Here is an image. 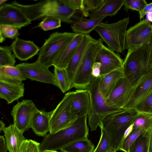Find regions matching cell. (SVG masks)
<instances>
[{"label":"cell","mask_w":152,"mask_h":152,"mask_svg":"<svg viewBox=\"0 0 152 152\" xmlns=\"http://www.w3.org/2000/svg\"><path fill=\"white\" fill-rule=\"evenodd\" d=\"M133 123L126 130L124 135V139L127 136L133 131Z\"/></svg>","instance_id":"obj_47"},{"label":"cell","mask_w":152,"mask_h":152,"mask_svg":"<svg viewBox=\"0 0 152 152\" xmlns=\"http://www.w3.org/2000/svg\"><path fill=\"white\" fill-rule=\"evenodd\" d=\"M152 9V2L148 4L141 11L139 12L140 20L143 18L145 15H146Z\"/></svg>","instance_id":"obj_44"},{"label":"cell","mask_w":152,"mask_h":152,"mask_svg":"<svg viewBox=\"0 0 152 152\" xmlns=\"http://www.w3.org/2000/svg\"><path fill=\"white\" fill-rule=\"evenodd\" d=\"M103 45L101 39H94L89 45L75 74L71 89H86L90 85L93 78L91 75L92 66Z\"/></svg>","instance_id":"obj_8"},{"label":"cell","mask_w":152,"mask_h":152,"mask_svg":"<svg viewBox=\"0 0 152 152\" xmlns=\"http://www.w3.org/2000/svg\"><path fill=\"white\" fill-rule=\"evenodd\" d=\"M40 144L32 140H29V152H41L39 145Z\"/></svg>","instance_id":"obj_43"},{"label":"cell","mask_w":152,"mask_h":152,"mask_svg":"<svg viewBox=\"0 0 152 152\" xmlns=\"http://www.w3.org/2000/svg\"><path fill=\"white\" fill-rule=\"evenodd\" d=\"M110 152H116V151H115L113 149H112L111 150V151H110Z\"/></svg>","instance_id":"obj_53"},{"label":"cell","mask_w":152,"mask_h":152,"mask_svg":"<svg viewBox=\"0 0 152 152\" xmlns=\"http://www.w3.org/2000/svg\"><path fill=\"white\" fill-rule=\"evenodd\" d=\"M10 47L15 57L22 61L31 58L37 54L40 50L33 42L19 38L15 39Z\"/></svg>","instance_id":"obj_19"},{"label":"cell","mask_w":152,"mask_h":152,"mask_svg":"<svg viewBox=\"0 0 152 152\" xmlns=\"http://www.w3.org/2000/svg\"><path fill=\"white\" fill-rule=\"evenodd\" d=\"M152 32V25L143 19L127 30L126 49L137 48L147 43Z\"/></svg>","instance_id":"obj_11"},{"label":"cell","mask_w":152,"mask_h":152,"mask_svg":"<svg viewBox=\"0 0 152 152\" xmlns=\"http://www.w3.org/2000/svg\"><path fill=\"white\" fill-rule=\"evenodd\" d=\"M148 152H152V132L149 141Z\"/></svg>","instance_id":"obj_48"},{"label":"cell","mask_w":152,"mask_h":152,"mask_svg":"<svg viewBox=\"0 0 152 152\" xmlns=\"http://www.w3.org/2000/svg\"><path fill=\"white\" fill-rule=\"evenodd\" d=\"M5 124L1 120L0 121V131H2L3 129L5 127Z\"/></svg>","instance_id":"obj_50"},{"label":"cell","mask_w":152,"mask_h":152,"mask_svg":"<svg viewBox=\"0 0 152 152\" xmlns=\"http://www.w3.org/2000/svg\"><path fill=\"white\" fill-rule=\"evenodd\" d=\"M26 80L16 66H0V81L19 83Z\"/></svg>","instance_id":"obj_27"},{"label":"cell","mask_w":152,"mask_h":152,"mask_svg":"<svg viewBox=\"0 0 152 152\" xmlns=\"http://www.w3.org/2000/svg\"><path fill=\"white\" fill-rule=\"evenodd\" d=\"M138 112L135 109L124 110L106 117L99 127L106 132L110 145L116 151H119L127 128L134 123Z\"/></svg>","instance_id":"obj_3"},{"label":"cell","mask_w":152,"mask_h":152,"mask_svg":"<svg viewBox=\"0 0 152 152\" xmlns=\"http://www.w3.org/2000/svg\"><path fill=\"white\" fill-rule=\"evenodd\" d=\"M87 115L78 118L69 127L44 137L39 145L41 152L57 151L76 141L88 138L89 129Z\"/></svg>","instance_id":"obj_2"},{"label":"cell","mask_w":152,"mask_h":152,"mask_svg":"<svg viewBox=\"0 0 152 152\" xmlns=\"http://www.w3.org/2000/svg\"><path fill=\"white\" fill-rule=\"evenodd\" d=\"M94 39L89 34L84 35L82 39L66 69L68 78L71 84L87 49Z\"/></svg>","instance_id":"obj_17"},{"label":"cell","mask_w":152,"mask_h":152,"mask_svg":"<svg viewBox=\"0 0 152 152\" xmlns=\"http://www.w3.org/2000/svg\"><path fill=\"white\" fill-rule=\"evenodd\" d=\"M129 21L127 17L113 23L102 22L94 30L108 48L114 51L122 53L126 49V34Z\"/></svg>","instance_id":"obj_7"},{"label":"cell","mask_w":152,"mask_h":152,"mask_svg":"<svg viewBox=\"0 0 152 152\" xmlns=\"http://www.w3.org/2000/svg\"><path fill=\"white\" fill-rule=\"evenodd\" d=\"M132 88V87L125 78H121L106 99L107 103L111 106L124 109L130 97Z\"/></svg>","instance_id":"obj_15"},{"label":"cell","mask_w":152,"mask_h":152,"mask_svg":"<svg viewBox=\"0 0 152 152\" xmlns=\"http://www.w3.org/2000/svg\"><path fill=\"white\" fill-rule=\"evenodd\" d=\"M104 0H83L85 10L84 16H89L90 12H93L98 9L102 4Z\"/></svg>","instance_id":"obj_38"},{"label":"cell","mask_w":152,"mask_h":152,"mask_svg":"<svg viewBox=\"0 0 152 152\" xmlns=\"http://www.w3.org/2000/svg\"><path fill=\"white\" fill-rule=\"evenodd\" d=\"M9 152H19L22 144L26 139L23 132L13 124L5 127L2 130Z\"/></svg>","instance_id":"obj_23"},{"label":"cell","mask_w":152,"mask_h":152,"mask_svg":"<svg viewBox=\"0 0 152 152\" xmlns=\"http://www.w3.org/2000/svg\"><path fill=\"white\" fill-rule=\"evenodd\" d=\"M64 1L66 4L74 10H80L84 16L85 10L83 0H64Z\"/></svg>","instance_id":"obj_40"},{"label":"cell","mask_w":152,"mask_h":152,"mask_svg":"<svg viewBox=\"0 0 152 152\" xmlns=\"http://www.w3.org/2000/svg\"><path fill=\"white\" fill-rule=\"evenodd\" d=\"M76 34L57 32L51 34L40 49L36 61L48 68L53 66L56 59Z\"/></svg>","instance_id":"obj_6"},{"label":"cell","mask_w":152,"mask_h":152,"mask_svg":"<svg viewBox=\"0 0 152 152\" xmlns=\"http://www.w3.org/2000/svg\"><path fill=\"white\" fill-rule=\"evenodd\" d=\"M123 77L122 66L102 76L99 82L98 89L105 99L108 98L118 82Z\"/></svg>","instance_id":"obj_21"},{"label":"cell","mask_w":152,"mask_h":152,"mask_svg":"<svg viewBox=\"0 0 152 152\" xmlns=\"http://www.w3.org/2000/svg\"><path fill=\"white\" fill-rule=\"evenodd\" d=\"M31 22L15 5L11 3L0 6V25L10 26L19 29L31 24Z\"/></svg>","instance_id":"obj_14"},{"label":"cell","mask_w":152,"mask_h":152,"mask_svg":"<svg viewBox=\"0 0 152 152\" xmlns=\"http://www.w3.org/2000/svg\"><path fill=\"white\" fill-rule=\"evenodd\" d=\"M101 64L95 62L92 68L91 75L93 78H98L102 77L101 75Z\"/></svg>","instance_id":"obj_42"},{"label":"cell","mask_w":152,"mask_h":152,"mask_svg":"<svg viewBox=\"0 0 152 152\" xmlns=\"http://www.w3.org/2000/svg\"><path fill=\"white\" fill-rule=\"evenodd\" d=\"M8 150L6 140L4 136H0V152H7Z\"/></svg>","instance_id":"obj_45"},{"label":"cell","mask_w":152,"mask_h":152,"mask_svg":"<svg viewBox=\"0 0 152 152\" xmlns=\"http://www.w3.org/2000/svg\"><path fill=\"white\" fill-rule=\"evenodd\" d=\"M105 18L101 17L79 20L74 22L71 27L75 33L83 35L89 34Z\"/></svg>","instance_id":"obj_26"},{"label":"cell","mask_w":152,"mask_h":152,"mask_svg":"<svg viewBox=\"0 0 152 152\" xmlns=\"http://www.w3.org/2000/svg\"><path fill=\"white\" fill-rule=\"evenodd\" d=\"M75 91L66 93L54 110L50 120L49 133L54 134L71 125L77 117L70 111Z\"/></svg>","instance_id":"obj_9"},{"label":"cell","mask_w":152,"mask_h":152,"mask_svg":"<svg viewBox=\"0 0 152 152\" xmlns=\"http://www.w3.org/2000/svg\"><path fill=\"white\" fill-rule=\"evenodd\" d=\"M44 152H61L58 151H52V150H46L44 151Z\"/></svg>","instance_id":"obj_52"},{"label":"cell","mask_w":152,"mask_h":152,"mask_svg":"<svg viewBox=\"0 0 152 152\" xmlns=\"http://www.w3.org/2000/svg\"><path fill=\"white\" fill-rule=\"evenodd\" d=\"M152 128L141 133L130 147L128 152H148Z\"/></svg>","instance_id":"obj_28"},{"label":"cell","mask_w":152,"mask_h":152,"mask_svg":"<svg viewBox=\"0 0 152 152\" xmlns=\"http://www.w3.org/2000/svg\"><path fill=\"white\" fill-rule=\"evenodd\" d=\"M145 0H124V10L127 11L129 10L138 11L142 10L148 4Z\"/></svg>","instance_id":"obj_36"},{"label":"cell","mask_w":152,"mask_h":152,"mask_svg":"<svg viewBox=\"0 0 152 152\" xmlns=\"http://www.w3.org/2000/svg\"><path fill=\"white\" fill-rule=\"evenodd\" d=\"M37 109L31 100L24 99L18 102L13 107L11 112L13 124L23 133L28 130L31 128L33 117Z\"/></svg>","instance_id":"obj_10"},{"label":"cell","mask_w":152,"mask_h":152,"mask_svg":"<svg viewBox=\"0 0 152 152\" xmlns=\"http://www.w3.org/2000/svg\"><path fill=\"white\" fill-rule=\"evenodd\" d=\"M61 20L53 16H47L36 27H39L44 31L57 28L61 26Z\"/></svg>","instance_id":"obj_33"},{"label":"cell","mask_w":152,"mask_h":152,"mask_svg":"<svg viewBox=\"0 0 152 152\" xmlns=\"http://www.w3.org/2000/svg\"><path fill=\"white\" fill-rule=\"evenodd\" d=\"M146 130L143 129L133 130L132 132L123 140L119 151L128 152L130 147L138 136Z\"/></svg>","instance_id":"obj_34"},{"label":"cell","mask_w":152,"mask_h":152,"mask_svg":"<svg viewBox=\"0 0 152 152\" xmlns=\"http://www.w3.org/2000/svg\"><path fill=\"white\" fill-rule=\"evenodd\" d=\"M135 109L138 112L152 113V93Z\"/></svg>","instance_id":"obj_39"},{"label":"cell","mask_w":152,"mask_h":152,"mask_svg":"<svg viewBox=\"0 0 152 152\" xmlns=\"http://www.w3.org/2000/svg\"><path fill=\"white\" fill-rule=\"evenodd\" d=\"M101 129V135L97 145L93 152H110L113 149L111 147L109 140L106 132Z\"/></svg>","instance_id":"obj_35"},{"label":"cell","mask_w":152,"mask_h":152,"mask_svg":"<svg viewBox=\"0 0 152 152\" xmlns=\"http://www.w3.org/2000/svg\"><path fill=\"white\" fill-rule=\"evenodd\" d=\"M53 111L49 112L38 109L33 117L31 128L37 136L44 137L50 131V120Z\"/></svg>","instance_id":"obj_22"},{"label":"cell","mask_w":152,"mask_h":152,"mask_svg":"<svg viewBox=\"0 0 152 152\" xmlns=\"http://www.w3.org/2000/svg\"><path fill=\"white\" fill-rule=\"evenodd\" d=\"M29 140L26 139L22 144L19 152H29Z\"/></svg>","instance_id":"obj_46"},{"label":"cell","mask_w":152,"mask_h":152,"mask_svg":"<svg viewBox=\"0 0 152 152\" xmlns=\"http://www.w3.org/2000/svg\"><path fill=\"white\" fill-rule=\"evenodd\" d=\"M16 66L26 78L57 86L54 73L49 70V68L37 61L31 63H22L17 64Z\"/></svg>","instance_id":"obj_12"},{"label":"cell","mask_w":152,"mask_h":152,"mask_svg":"<svg viewBox=\"0 0 152 152\" xmlns=\"http://www.w3.org/2000/svg\"><path fill=\"white\" fill-rule=\"evenodd\" d=\"M152 128V113L138 112L133 123V130L143 129L147 130Z\"/></svg>","instance_id":"obj_31"},{"label":"cell","mask_w":152,"mask_h":152,"mask_svg":"<svg viewBox=\"0 0 152 152\" xmlns=\"http://www.w3.org/2000/svg\"><path fill=\"white\" fill-rule=\"evenodd\" d=\"M101 77L93 78L86 89L90 94V107L87 118L88 125L92 132L96 130L98 126H100L102 121L107 115L124 109L107 104L106 99L102 96L98 89L99 83Z\"/></svg>","instance_id":"obj_4"},{"label":"cell","mask_w":152,"mask_h":152,"mask_svg":"<svg viewBox=\"0 0 152 152\" xmlns=\"http://www.w3.org/2000/svg\"><path fill=\"white\" fill-rule=\"evenodd\" d=\"M128 50L122 66L124 77L133 87L148 72V44Z\"/></svg>","instance_id":"obj_5"},{"label":"cell","mask_w":152,"mask_h":152,"mask_svg":"<svg viewBox=\"0 0 152 152\" xmlns=\"http://www.w3.org/2000/svg\"><path fill=\"white\" fill-rule=\"evenodd\" d=\"M12 51L10 46H0V66H15V57Z\"/></svg>","instance_id":"obj_32"},{"label":"cell","mask_w":152,"mask_h":152,"mask_svg":"<svg viewBox=\"0 0 152 152\" xmlns=\"http://www.w3.org/2000/svg\"><path fill=\"white\" fill-rule=\"evenodd\" d=\"M19 34L18 29L7 25H0V35L4 38L14 39L18 38Z\"/></svg>","instance_id":"obj_37"},{"label":"cell","mask_w":152,"mask_h":152,"mask_svg":"<svg viewBox=\"0 0 152 152\" xmlns=\"http://www.w3.org/2000/svg\"><path fill=\"white\" fill-rule=\"evenodd\" d=\"M94 145L88 138L72 143L61 149L62 152H93Z\"/></svg>","instance_id":"obj_29"},{"label":"cell","mask_w":152,"mask_h":152,"mask_svg":"<svg viewBox=\"0 0 152 152\" xmlns=\"http://www.w3.org/2000/svg\"><path fill=\"white\" fill-rule=\"evenodd\" d=\"M24 85L23 82L12 83L0 81V98L8 104L23 96Z\"/></svg>","instance_id":"obj_20"},{"label":"cell","mask_w":152,"mask_h":152,"mask_svg":"<svg viewBox=\"0 0 152 152\" xmlns=\"http://www.w3.org/2000/svg\"><path fill=\"white\" fill-rule=\"evenodd\" d=\"M95 62L101 64V75L103 76L122 66L123 60L114 51L103 45L97 54Z\"/></svg>","instance_id":"obj_16"},{"label":"cell","mask_w":152,"mask_h":152,"mask_svg":"<svg viewBox=\"0 0 152 152\" xmlns=\"http://www.w3.org/2000/svg\"><path fill=\"white\" fill-rule=\"evenodd\" d=\"M11 3L20 7L31 21L50 16L58 18L61 22L73 23L71 18L77 11L66 4L64 0L41 1L29 5L21 4L15 1Z\"/></svg>","instance_id":"obj_1"},{"label":"cell","mask_w":152,"mask_h":152,"mask_svg":"<svg viewBox=\"0 0 152 152\" xmlns=\"http://www.w3.org/2000/svg\"><path fill=\"white\" fill-rule=\"evenodd\" d=\"M146 20L149 22H152V12L149 13L146 15Z\"/></svg>","instance_id":"obj_49"},{"label":"cell","mask_w":152,"mask_h":152,"mask_svg":"<svg viewBox=\"0 0 152 152\" xmlns=\"http://www.w3.org/2000/svg\"><path fill=\"white\" fill-rule=\"evenodd\" d=\"M90 107V97L86 89H77L75 91L70 111L78 118L87 115Z\"/></svg>","instance_id":"obj_18"},{"label":"cell","mask_w":152,"mask_h":152,"mask_svg":"<svg viewBox=\"0 0 152 152\" xmlns=\"http://www.w3.org/2000/svg\"><path fill=\"white\" fill-rule=\"evenodd\" d=\"M53 73L57 87L63 93L71 89L72 84L68 78L66 69L54 67Z\"/></svg>","instance_id":"obj_30"},{"label":"cell","mask_w":152,"mask_h":152,"mask_svg":"<svg viewBox=\"0 0 152 152\" xmlns=\"http://www.w3.org/2000/svg\"><path fill=\"white\" fill-rule=\"evenodd\" d=\"M7 0H0V6L3 5V4L6 1H7Z\"/></svg>","instance_id":"obj_51"},{"label":"cell","mask_w":152,"mask_h":152,"mask_svg":"<svg viewBox=\"0 0 152 152\" xmlns=\"http://www.w3.org/2000/svg\"><path fill=\"white\" fill-rule=\"evenodd\" d=\"M152 93V69L143 75L133 87L130 97L124 109H135Z\"/></svg>","instance_id":"obj_13"},{"label":"cell","mask_w":152,"mask_h":152,"mask_svg":"<svg viewBox=\"0 0 152 152\" xmlns=\"http://www.w3.org/2000/svg\"><path fill=\"white\" fill-rule=\"evenodd\" d=\"M83 36L82 34H76L56 59L53 65L54 67L62 69L67 68Z\"/></svg>","instance_id":"obj_24"},{"label":"cell","mask_w":152,"mask_h":152,"mask_svg":"<svg viewBox=\"0 0 152 152\" xmlns=\"http://www.w3.org/2000/svg\"><path fill=\"white\" fill-rule=\"evenodd\" d=\"M148 56L147 64V68L148 70L152 69V32L148 42Z\"/></svg>","instance_id":"obj_41"},{"label":"cell","mask_w":152,"mask_h":152,"mask_svg":"<svg viewBox=\"0 0 152 152\" xmlns=\"http://www.w3.org/2000/svg\"><path fill=\"white\" fill-rule=\"evenodd\" d=\"M124 0H104L102 5L90 13L91 19L113 16L115 15L123 5Z\"/></svg>","instance_id":"obj_25"}]
</instances>
